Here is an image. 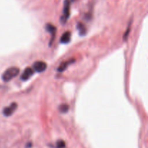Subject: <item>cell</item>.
I'll return each instance as SVG.
<instances>
[{"instance_id": "cell-1", "label": "cell", "mask_w": 148, "mask_h": 148, "mask_svg": "<svg viewBox=\"0 0 148 148\" xmlns=\"http://www.w3.org/2000/svg\"><path fill=\"white\" fill-rule=\"evenodd\" d=\"M20 73V69L16 66H12L8 68L3 72L1 75V79L4 82H9L12 80L14 77H17Z\"/></svg>"}, {"instance_id": "cell-6", "label": "cell", "mask_w": 148, "mask_h": 148, "mask_svg": "<svg viewBox=\"0 0 148 148\" xmlns=\"http://www.w3.org/2000/svg\"><path fill=\"white\" fill-rule=\"evenodd\" d=\"M46 30L49 32V33H51V42L49 43V44H51L52 42L54 40L55 36H56V28L54 25H53L52 24H47L46 26Z\"/></svg>"}, {"instance_id": "cell-5", "label": "cell", "mask_w": 148, "mask_h": 148, "mask_svg": "<svg viewBox=\"0 0 148 148\" xmlns=\"http://www.w3.org/2000/svg\"><path fill=\"white\" fill-rule=\"evenodd\" d=\"M33 75V69L30 67L26 68L24 70V72H23L21 75V79L23 81H26L27 79H30L32 77V75Z\"/></svg>"}, {"instance_id": "cell-11", "label": "cell", "mask_w": 148, "mask_h": 148, "mask_svg": "<svg viewBox=\"0 0 148 148\" xmlns=\"http://www.w3.org/2000/svg\"><path fill=\"white\" fill-rule=\"evenodd\" d=\"M66 147V144L63 140H59L56 143V147L57 148H64Z\"/></svg>"}, {"instance_id": "cell-4", "label": "cell", "mask_w": 148, "mask_h": 148, "mask_svg": "<svg viewBox=\"0 0 148 148\" xmlns=\"http://www.w3.org/2000/svg\"><path fill=\"white\" fill-rule=\"evenodd\" d=\"M17 105L16 103H12L10 106L6 107L3 110V114H4L5 116H10L13 114V113L16 111L17 109Z\"/></svg>"}, {"instance_id": "cell-2", "label": "cell", "mask_w": 148, "mask_h": 148, "mask_svg": "<svg viewBox=\"0 0 148 148\" xmlns=\"http://www.w3.org/2000/svg\"><path fill=\"white\" fill-rule=\"evenodd\" d=\"M70 0H65L64 4V9H63V14L61 17V23L64 24L68 20L70 14Z\"/></svg>"}, {"instance_id": "cell-9", "label": "cell", "mask_w": 148, "mask_h": 148, "mask_svg": "<svg viewBox=\"0 0 148 148\" xmlns=\"http://www.w3.org/2000/svg\"><path fill=\"white\" fill-rule=\"evenodd\" d=\"M77 30L79 31V33L81 35V36H84L85 35V33H86V29H85V25H84L82 23H79L77 25Z\"/></svg>"}, {"instance_id": "cell-3", "label": "cell", "mask_w": 148, "mask_h": 148, "mask_svg": "<svg viewBox=\"0 0 148 148\" xmlns=\"http://www.w3.org/2000/svg\"><path fill=\"white\" fill-rule=\"evenodd\" d=\"M46 68H47V64H46V62H42V61H37L33 64V69L36 72H39V73L44 72Z\"/></svg>"}, {"instance_id": "cell-8", "label": "cell", "mask_w": 148, "mask_h": 148, "mask_svg": "<svg viewBox=\"0 0 148 148\" xmlns=\"http://www.w3.org/2000/svg\"><path fill=\"white\" fill-rule=\"evenodd\" d=\"M74 61H75L74 59H71V60L66 61V62H63L62 64H61L60 66L58 67V72H64V71L65 69L68 67V66H69L71 64L73 63Z\"/></svg>"}, {"instance_id": "cell-10", "label": "cell", "mask_w": 148, "mask_h": 148, "mask_svg": "<svg viewBox=\"0 0 148 148\" xmlns=\"http://www.w3.org/2000/svg\"><path fill=\"white\" fill-rule=\"evenodd\" d=\"M59 111H60V112L65 114V113H66L69 111V106H68L67 104H62V105L59 106Z\"/></svg>"}, {"instance_id": "cell-7", "label": "cell", "mask_w": 148, "mask_h": 148, "mask_svg": "<svg viewBox=\"0 0 148 148\" xmlns=\"http://www.w3.org/2000/svg\"><path fill=\"white\" fill-rule=\"evenodd\" d=\"M71 40V33L69 31H66L62 35L61 37V43H64V44H66L69 43Z\"/></svg>"}]
</instances>
